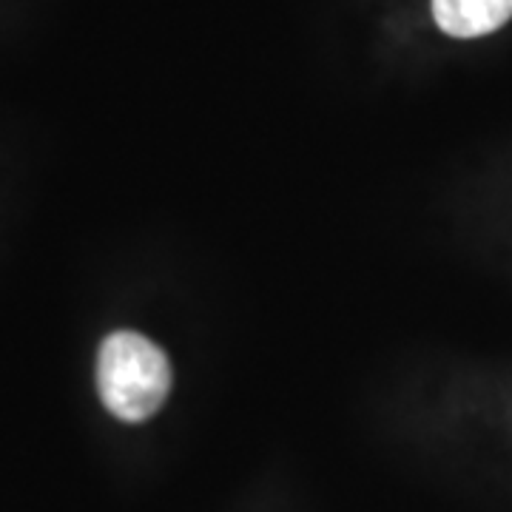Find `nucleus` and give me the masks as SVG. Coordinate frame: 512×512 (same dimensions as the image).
<instances>
[{
    "instance_id": "f257e3e1",
    "label": "nucleus",
    "mask_w": 512,
    "mask_h": 512,
    "mask_svg": "<svg viewBox=\"0 0 512 512\" xmlns=\"http://www.w3.org/2000/svg\"><path fill=\"white\" fill-rule=\"evenodd\" d=\"M97 390L114 419L146 421L171 390L168 356L143 333L117 330L97 353Z\"/></svg>"
},
{
    "instance_id": "f03ea898",
    "label": "nucleus",
    "mask_w": 512,
    "mask_h": 512,
    "mask_svg": "<svg viewBox=\"0 0 512 512\" xmlns=\"http://www.w3.org/2000/svg\"><path fill=\"white\" fill-rule=\"evenodd\" d=\"M433 18L450 37H481L512 18V0H433Z\"/></svg>"
}]
</instances>
